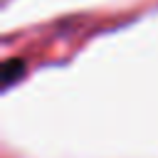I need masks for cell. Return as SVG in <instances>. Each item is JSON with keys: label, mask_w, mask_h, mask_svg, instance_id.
Returning a JSON list of instances; mask_svg holds the SVG:
<instances>
[{"label": "cell", "mask_w": 158, "mask_h": 158, "mask_svg": "<svg viewBox=\"0 0 158 158\" xmlns=\"http://www.w3.org/2000/svg\"><path fill=\"white\" fill-rule=\"evenodd\" d=\"M22 69H25V62H22V59H7L5 67H2V79H5V84H12V81H15V74L22 72Z\"/></svg>", "instance_id": "1"}]
</instances>
